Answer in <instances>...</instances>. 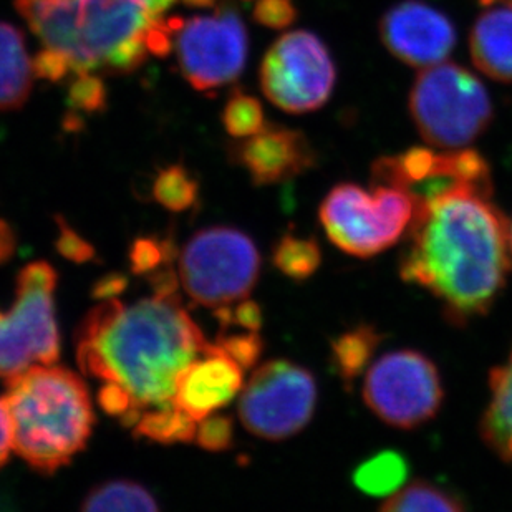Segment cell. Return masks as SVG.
Here are the masks:
<instances>
[{"instance_id": "37", "label": "cell", "mask_w": 512, "mask_h": 512, "mask_svg": "<svg viewBox=\"0 0 512 512\" xmlns=\"http://www.w3.org/2000/svg\"><path fill=\"white\" fill-rule=\"evenodd\" d=\"M12 448V425H10L9 411L0 398V468L9 461Z\"/></svg>"}, {"instance_id": "26", "label": "cell", "mask_w": 512, "mask_h": 512, "mask_svg": "<svg viewBox=\"0 0 512 512\" xmlns=\"http://www.w3.org/2000/svg\"><path fill=\"white\" fill-rule=\"evenodd\" d=\"M151 196L161 208L184 213L198 204L199 181L184 165L161 168L151 184Z\"/></svg>"}, {"instance_id": "12", "label": "cell", "mask_w": 512, "mask_h": 512, "mask_svg": "<svg viewBox=\"0 0 512 512\" xmlns=\"http://www.w3.org/2000/svg\"><path fill=\"white\" fill-rule=\"evenodd\" d=\"M176 55L183 77L198 92H216L241 77L249 39L241 14L224 0L213 15L183 20L176 32Z\"/></svg>"}, {"instance_id": "40", "label": "cell", "mask_w": 512, "mask_h": 512, "mask_svg": "<svg viewBox=\"0 0 512 512\" xmlns=\"http://www.w3.org/2000/svg\"><path fill=\"white\" fill-rule=\"evenodd\" d=\"M484 7H489V5H512V0H479Z\"/></svg>"}, {"instance_id": "18", "label": "cell", "mask_w": 512, "mask_h": 512, "mask_svg": "<svg viewBox=\"0 0 512 512\" xmlns=\"http://www.w3.org/2000/svg\"><path fill=\"white\" fill-rule=\"evenodd\" d=\"M34 72L25 35L19 27L0 22V112L24 107L32 93Z\"/></svg>"}, {"instance_id": "3", "label": "cell", "mask_w": 512, "mask_h": 512, "mask_svg": "<svg viewBox=\"0 0 512 512\" xmlns=\"http://www.w3.org/2000/svg\"><path fill=\"white\" fill-rule=\"evenodd\" d=\"M12 448L40 474H54L87 448L95 411L77 373L55 365L30 367L5 380Z\"/></svg>"}, {"instance_id": "42", "label": "cell", "mask_w": 512, "mask_h": 512, "mask_svg": "<svg viewBox=\"0 0 512 512\" xmlns=\"http://www.w3.org/2000/svg\"><path fill=\"white\" fill-rule=\"evenodd\" d=\"M246 2H249V0H246Z\"/></svg>"}, {"instance_id": "31", "label": "cell", "mask_w": 512, "mask_h": 512, "mask_svg": "<svg viewBox=\"0 0 512 512\" xmlns=\"http://www.w3.org/2000/svg\"><path fill=\"white\" fill-rule=\"evenodd\" d=\"M194 440L203 450L211 453L231 450L234 445V421L231 416H206L199 421Z\"/></svg>"}, {"instance_id": "15", "label": "cell", "mask_w": 512, "mask_h": 512, "mask_svg": "<svg viewBox=\"0 0 512 512\" xmlns=\"http://www.w3.org/2000/svg\"><path fill=\"white\" fill-rule=\"evenodd\" d=\"M228 155L256 186L290 181L315 166V151L304 133L272 123L256 135L229 143Z\"/></svg>"}, {"instance_id": "41", "label": "cell", "mask_w": 512, "mask_h": 512, "mask_svg": "<svg viewBox=\"0 0 512 512\" xmlns=\"http://www.w3.org/2000/svg\"><path fill=\"white\" fill-rule=\"evenodd\" d=\"M509 249H511L512 256V221L509 223Z\"/></svg>"}, {"instance_id": "8", "label": "cell", "mask_w": 512, "mask_h": 512, "mask_svg": "<svg viewBox=\"0 0 512 512\" xmlns=\"http://www.w3.org/2000/svg\"><path fill=\"white\" fill-rule=\"evenodd\" d=\"M57 271L49 262H30L15 281V304L0 312V378L9 380L32 367L54 365L60 357L55 322Z\"/></svg>"}, {"instance_id": "14", "label": "cell", "mask_w": 512, "mask_h": 512, "mask_svg": "<svg viewBox=\"0 0 512 512\" xmlns=\"http://www.w3.org/2000/svg\"><path fill=\"white\" fill-rule=\"evenodd\" d=\"M378 29L388 52L416 68L446 62L458 40L450 17L421 0H403L393 5L383 14Z\"/></svg>"}, {"instance_id": "38", "label": "cell", "mask_w": 512, "mask_h": 512, "mask_svg": "<svg viewBox=\"0 0 512 512\" xmlns=\"http://www.w3.org/2000/svg\"><path fill=\"white\" fill-rule=\"evenodd\" d=\"M17 251V234L7 221L0 219V266L9 262Z\"/></svg>"}, {"instance_id": "30", "label": "cell", "mask_w": 512, "mask_h": 512, "mask_svg": "<svg viewBox=\"0 0 512 512\" xmlns=\"http://www.w3.org/2000/svg\"><path fill=\"white\" fill-rule=\"evenodd\" d=\"M214 343L234 362L239 363L242 370L256 367L264 352V340L251 330H247L246 334H229L228 330H221Z\"/></svg>"}, {"instance_id": "4", "label": "cell", "mask_w": 512, "mask_h": 512, "mask_svg": "<svg viewBox=\"0 0 512 512\" xmlns=\"http://www.w3.org/2000/svg\"><path fill=\"white\" fill-rule=\"evenodd\" d=\"M14 5L45 45L70 55L73 73L102 72L113 50L145 34L158 19L145 0H14Z\"/></svg>"}, {"instance_id": "35", "label": "cell", "mask_w": 512, "mask_h": 512, "mask_svg": "<svg viewBox=\"0 0 512 512\" xmlns=\"http://www.w3.org/2000/svg\"><path fill=\"white\" fill-rule=\"evenodd\" d=\"M32 72L34 77L45 82H60L68 73L73 72L72 58L63 50L45 45L44 49L39 50L32 58Z\"/></svg>"}, {"instance_id": "16", "label": "cell", "mask_w": 512, "mask_h": 512, "mask_svg": "<svg viewBox=\"0 0 512 512\" xmlns=\"http://www.w3.org/2000/svg\"><path fill=\"white\" fill-rule=\"evenodd\" d=\"M244 385V370L216 343H209L179 377L173 401L201 421L231 403Z\"/></svg>"}, {"instance_id": "11", "label": "cell", "mask_w": 512, "mask_h": 512, "mask_svg": "<svg viewBox=\"0 0 512 512\" xmlns=\"http://www.w3.org/2000/svg\"><path fill=\"white\" fill-rule=\"evenodd\" d=\"M317 397L312 372L276 358L252 373L239 400V418L252 435L269 441L287 440L309 425Z\"/></svg>"}, {"instance_id": "39", "label": "cell", "mask_w": 512, "mask_h": 512, "mask_svg": "<svg viewBox=\"0 0 512 512\" xmlns=\"http://www.w3.org/2000/svg\"><path fill=\"white\" fill-rule=\"evenodd\" d=\"M221 2L223 0H183V4L191 9H211V7H218Z\"/></svg>"}, {"instance_id": "32", "label": "cell", "mask_w": 512, "mask_h": 512, "mask_svg": "<svg viewBox=\"0 0 512 512\" xmlns=\"http://www.w3.org/2000/svg\"><path fill=\"white\" fill-rule=\"evenodd\" d=\"M214 317L219 320L221 330H229L232 325L241 329L259 332L264 322L261 305L251 299H242L236 304L224 305L214 309Z\"/></svg>"}, {"instance_id": "10", "label": "cell", "mask_w": 512, "mask_h": 512, "mask_svg": "<svg viewBox=\"0 0 512 512\" xmlns=\"http://www.w3.org/2000/svg\"><path fill=\"white\" fill-rule=\"evenodd\" d=\"M337 68L327 45L309 30L282 35L267 50L259 68L262 93L284 112L302 115L329 102Z\"/></svg>"}, {"instance_id": "7", "label": "cell", "mask_w": 512, "mask_h": 512, "mask_svg": "<svg viewBox=\"0 0 512 512\" xmlns=\"http://www.w3.org/2000/svg\"><path fill=\"white\" fill-rule=\"evenodd\" d=\"M261 274V254L246 232L213 226L196 232L179 254V281L199 305L218 309L246 299Z\"/></svg>"}, {"instance_id": "1", "label": "cell", "mask_w": 512, "mask_h": 512, "mask_svg": "<svg viewBox=\"0 0 512 512\" xmlns=\"http://www.w3.org/2000/svg\"><path fill=\"white\" fill-rule=\"evenodd\" d=\"M511 257L509 223L493 193L459 188L416 208L398 271L440 300L448 322L463 327L493 309Z\"/></svg>"}, {"instance_id": "19", "label": "cell", "mask_w": 512, "mask_h": 512, "mask_svg": "<svg viewBox=\"0 0 512 512\" xmlns=\"http://www.w3.org/2000/svg\"><path fill=\"white\" fill-rule=\"evenodd\" d=\"M488 408L484 411L479 431L489 450L512 464V348L503 365L489 373Z\"/></svg>"}, {"instance_id": "27", "label": "cell", "mask_w": 512, "mask_h": 512, "mask_svg": "<svg viewBox=\"0 0 512 512\" xmlns=\"http://www.w3.org/2000/svg\"><path fill=\"white\" fill-rule=\"evenodd\" d=\"M221 120L234 140L256 135L269 125L261 102L254 95L244 92L241 87L232 88Z\"/></svg>"}, {"instance_id": "5", "label": "cell", "mask_w": 512, "mask_h": 512, "mask_svg": "<svg viewBox=\"0 0 512 512\" xmlns=\"http://www.w3.org/2000/svg\"><path fill=\"white\" fill-rule=\"evenodd\" d=\"M411 120L428 145L468 148L493 121V102L476 75L458 63L423 68L410 92Z\"/></svg>"}, {"instance_id": "33", "label": "cell", "mask_w": 512, "mask_h": 512, "mask_svg": "<svg viewBox=\"0 0 512 512\" xmlns=\"http://www.w3.org/2000/svg\"><path fill=\"white\" fill-rule=\"evenodd\" d=\"M55 219H57L58 226L55 249H57L58 254L63 259L75 262V264H88V262L97 261L98 257L95 247L90 242L85 241L62 216H55Z\"/></svg>"}, {"instance_id": "25", "label": "cell", "mask_w": 512, "mask_h": 512, "mask_svg": "<svg viewBox=\"0 0 512 512\" xmlns=\"http://www.w3.org/2000/svg\"><path fill=\"white\" fill-rule=\"evenodd\" d=\"M272 264L292 281L304 282L319 271L322 249L314 237H300L287 232L272 247Z\"/></svg>"}, {"instance_id": "2", "label": "cell", "mask_w": 512, "mask_h": 512, "mask_svg": "<svg viewBox=\"0 0 512 512\" xmlns=\"http://www.w3.org/2000/svg\"><path fill=\"white\" fill-rule=\"evenodd\" d=\"M208 345L179 295L100 300L75 332L80 370L121 385L140 411L173 401L179 377Z\"/></svg>"}, {"instance_id": "13", "label": "cell", "mask_w": 512, "mask_h": 512, "mask_svg": "<svg viewBox=\"0 0 512 512\" xmlns=\"http://www.w3.org/2000/svg\"><path fill=\"white\" fill-rule=\"evenodd\" d=\"M372 184L400 188L415 201L416 208L459 188L493 193L488 161L469 148L436 153L416 146L400 155L382 156L373 163Z\"/></svg>"}, {"instance_id": "34", "label": "cell", "mask_w": 512, "mask_h": 512, "mask_svg": "<svg viewBox=\"0 0 512 512\" xmlns=\"http://www.w3.org/2000/svg\"><path fill=\"white\" fill-rule=\"evenodd\" d=\"M299 10L294 0H257L252 19L267 29L282 30L295 24Z\"/></svg>"}, {"instance_id": "23", "label": "cell", "mask_w": 512, "mask_h": 512, "mask_svg": "<svg viewBox=\"0 0 512 512\" xmlns=\"http://www.w3.org/2000/svg\"><path fill=\"white\" fill-rule=\"evenodd\" d=\"M82 511H158L160 504L143 484L113 479L98 484L83 498Z\"/></svg>"}, {"instance_id": "36", "label": "cell", "mask_w": 512, "mask_h": 512, "mask_svg": "<svg viewBox=\"0 0 512 512\" xmlns=\"http://www.w3.org/2000/svg\"><path fill=\"white\" fill-rule=\"evenodd\" d=\"M128 287V277L120 272H110L107 276L100 277L92 287V297L95 300L116 299L125 292Z\"/></svg>"}, {"instance_id": "22", "label": "cell", "mask_w": 512, "mask_h": 512, "mask_svg": "<svg viewBox=\"0 0 512 512\" xmlns=\"http://www.w3.org/2000/svg\"><path fill=\"white\" fill-rule=\"evenodd\" d=\"M196 430L198 421L181 410L174 401H170L166 405L153 406L143 411L140 420L133 426V436L158 445L171 446L191 443L196 438Z\"/></svg>"}, {"instance_id": "17", "label": "cell", "mask_w": 512, "mask_h": 512, "mask_svg": "<svg viewBox=\"0 0 512 512\" xmlns=\"http://www.w3.org/2000/svg\"><path fill=\"white\" fill-rule=\"evenodd\" d=\"M474 67L498 82H512V5H489L469 32Z\"/></svg>"}, {"instance_id": "29", "label": "cell", "mask_w": 512, "mask_h": 512, "mask_svg": "<svg viewBox=\"0 0 512 512\" xmlns=\"http://www.w3.org/2000/svg\"><path fill=\"white\" fill-rule=\"evenodd\" d=\"M67 102L78 113H103L108 105L107 85L100 75L93 72L75 73L68 87Z\"/></svg>"}, {"instance_id": "20", "label": "cell", "mask_w": 512, "mask_h": 512, "mask_svg": "<svg viewBox=\"0 0 512 512\" xmlns=\"http://www.w3.org/2000/svg\"><path fill=\"white\" fill-rule=\"evenodd\" d=\"M383 335L373 325L362 324L348 329L330 343V362L343 385L350 390L372 365Z\"/></svg>"}, {"instance_id": "28", "label": "cell", "mask_w": 512, "mask_h": 512, "mask_svg": "<svg viewBox=\"0 0 512 512\" xmlns=\"http://www.w3.org/2000/svg\"><path fill=\"white\" fill-rule=\"evenodd\" d=\"M130 269L135 276L148 277L161 267L171 266L178 257L173 237H138L130 247Z\"/></svg>"}, {"instance_id": "6", "label": "cell", "mask_w": 512, "mask_h": 512, "mask_svg": "<svg viewBox=\"0 0 512 512\" xmlns=\"http://www.w3.org/2000/svg\"><path fill=\"white\" fill-rule=\"evenodd\" d=\"M413 199L390 184L340 183L320 204L319 218L335 247L368 259L395 246L415 218Z\"/></svg>"}, {"instance_id": "9", "label": "cell", "mask_w": 512, "mask_h": 512, "mask_svg": "<svg viewBox=\"0 0 512 512\" xmlns=\"http://www.w3.org/2000/svg\"><path fill=\"white\" fill-rule=\"evenodd\" d=\"M362 395L365 405L383 423L415 430L438 415L445 388L430 357L401 348L385 353L368 367Z\"/></svg>"}, {"instance_id": "24", "label": "cell", "mask_w": 512, "mask_h": 512, "mask_svg": "<svg viewBox=\"0 0 512 512\" xmlns=\"http://www.w3.org/2000/svg\"><path fill=\"white\" fill-rule=\"evenodd\" d=\"M382 512L464 511L463 499L440 484L416 479L380 504Z\"/></svg>"}, {"instance_id": "21", "label": "cell", "mask_w": 512, "mask_h": 512, "mask_svg": "<svg viewBox=\"0 0 512 512\" xmlns=\"http://www.w3.org/2000/svg\"><path fill=\"white\" fill-rule=\"evenodd\" d=\"M410 476V463L400 451H378L363 463L358 464L352 474L353 486L373 498L387 499L405 486Z\"/></svg>"}]
</instances>
